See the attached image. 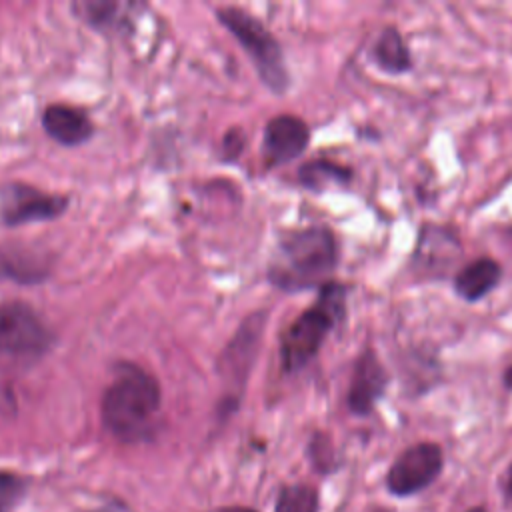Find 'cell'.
I'll return each instance as SVG.
<instances>
[{"mask_svg": "<svg viewBox=\"0 0 512 512\" xmlns=\"http://www.w3.org/2000/svg\"><path fill=\"white\" fill-rule=\"evenodd\" d=\"M338 264V242L324 224L290 232L278 242L268 266L270 282L286 292L322 288Z\"/></svg>", "mask_w": 512, "mask_h": 512, "instance_id": "6da1fadb", "label": "cell"}, {"mask_svg": "<svg viewBox=\"0 0 512 512\" xmlns=\"http://www.w3.org/2000/svg\"><path fill=\"white\" fill-rule=\"evenodd\" d=\"M160 408L156 378L136 364H120L102 396L106 428L124 440L142 436Z\"/></svg>", "mask_w": 512, "mask_h": 512, "instance_id": "7a4b0ae2", "label": "cell"}, {"mask_svg": "<svg viewBox=\"0 0 512 512\" xmlns=\"http://www.w3.org/2000/svg\"><path fill=\"white\" fill-rule=\"evenodd\" d=\"M346 294L344 284L330 280L320 288L316 302L290 324L280 344L282 368L286 372H298L316 358L326 336L346 316Z\"/></svg>", "mask_w": 512, "mask_h": 512, "instance_id": "3957f363", "label": "cell"}, {"mask_svg": "<svg viewBox=\"0 0 512 512\" xmlns=\"http://www.w3.org/2000/svg\"><path fill=\"white\" fill-rule=\"evenodd\" d=\"M218 20L244 46L262 82L276 94H282L290 84V74L284 62L282 48L274 34L252 14L240 8H218Z\"/></svg>", "mask_w": 512, "mask_h": 512, "instance_id": "277c9868", "label": "cell"}, {"mask_svg": "<svg viewBox=\"0 0 512 512\" xmlns=\"http://www.w3.org/2000/svg\"><path fill=\"white\" fill-rule=\"evenodd\" d=\"M54 336L42 318L24 302L0 306V364L28 366L40 360L52 346Z\"/></svg>", "mask_w": 512, "mask_h": 512, "instance_id": "5b68a950", "label": "cell"}, {"mask_svg": "<svg viewBox=\"0 0 512 512\" xmlns=\"http://www.w3.org/2000/svg\"><path fill=\"white\" fill-rule=\"evenodd\" d=\"M444 458L442 450L434 442H418L408 446L392 462L386 474V486L396 496H410L432 484L440 470Z\"/></svg>", "mask_w": 512, "mask_h": 512, "instance_id": "8992f818", "label": "cell"}, {"mask_svg": "<svg viewBox=\"0 0 512 512\" xmlns=\"http://www.w3.org/2000/svg\"><path fill=\"white\" fill-rule=\"evenodd\" d=\"M66 206V196L46 194L28 184H8L0 192V220L6 226L52 220L60 216Z\"/></svg>", "mask_w": 512, "mask_h": 512, "instance_id": "52a82bcc", "label": "cell"}, {"mask_svg": "<svg viewBox=\"0 0 512 512\" xmlns=\"http://www.w3.org/2000/svg\"><path fill=\"white\" fill-rule=\"evenodd\" d=\"M390 382V374L380 362L372 346H364L354 360L350 388L346 394V404L352 414L366 416L374 410L378 400L384 396Z\"/></svg>", "mask_w": 512, "mask_h": 512, "instance_id": "ba28073f", "label": "cell"}, {"mask_svg": "<svg viewBox=\"0 0 512 512\" xmlns=\"http://www.w3.org/2000/svg\"><path fill=\"white\" fill-rule=\"evenodd\" d=\"M310 142L308 124L294 114H278L264 128V158L270 166L298 158Z\"/></svg>", "mask_w": 512, "mask_h": 512, "instance_id": "9c48e42d", "label": "cell"}, {"mask_svg": "<svg viewBox=\"0 0 512 512\" xmlns=\"http://www.w3.org/2000/svg\"><path fill=\"white\" fill-rule=\"evenodd\" d=\"M462 252V244L450 226L426 224L420 228L414 262L418 268L436 276L438 270H446Z\"/></svg>", "mask_w": 512, "mask_h": 512, "instance_id": "30bf717a", "label": "cell"}, {"mask_svg": "<svg viewBox=\"0 0 512 512\" xmlns=\"http://www.w3.org/2000/svg\"><path fill=\"white\" fill-rule=\"evenodd\" d=\"M502 280V266L488 256H480L462 266L452 280L454 292L466 302H478L486 298Z\"/></svg>", "mask_w": 512, "mask_h": 512, "instance_id": "8fae6325", "label": "cell"}, {"mask_svg": "<svg viewBox=\"0 0 512 512\" xmlns=\"http://www.w3.org/2000/svg\"><path fill=\"white\" fill-rule=\"evenodd\" d=\"M42 126L56 142L64 146H76L90 138L92 122L90 118L74 106L52 104L42 114Z\"/></svg>", "mask_w": 512, "mask_h": 512, "instance_id": "7c38bea8", "label": "cell"}, {"mask_svg": "<svg viewBox=\"0 0 512 512\" xmlns=\"http://www.w3.org/2000/svg\"><path fill=\"white\" fill-rule=\"evenodd\" d=\"M370 56H372L374 64L390 76H400L414 68L410 48L396 26H386L378 34L376 42L372 44Z\"/></svg>", "mask_w": 512, "mask_h": 512, "instance_id": "4fadbf2b", "label": "cell"}, {"mask_svg": "<svg viewBox=\"0 0 512 512\" xmlns=\"http://www.w3.org/2000/svg\"><path fill=\"white\" fill-rule=\"evenodd\" d=\"M260 328H262V320H258L256 316L246 318L244 326L238 330V334L234 336L230 346L224 350L222 360H226V362L220 364L222 374L228 372L230 376H246V368L250 366V362L256 354Z\"/></svg>", "mask_w": 512, "mask_h": 512, "instance_id": "5bb4252c", "label": "cell"}, {"mask_svg": "<svg viewBox=\"0 0 512 512\" xmlns=\"http://www.w3.org/2000/svg\"><path fill=\"white\" fill-rule=\"evenodd\" d=\"M298 180L308 190L324 192L332 186H348L352 180V170L344 164L318 158L300 166Z\"/></svg>", "mask_w": 512, "mask_h": 512, "instance_id": "9a60e30c", "label": "cell"}, {"mask_svg": "<svg viewBox=\"0 0 512 512\" xmlns=\"http://www.w3.org/2000/svg\"><path fill=\"white\" fill-rule=\"evenodd\" d=\"M126 6L118 4V2H96V0H88V2H76L74 4V12L88 22L94 28L100 30H110V28H118L122 24V10Z\"/></svg>", "mask_w": 512, "mask_h": 512, "instance_id": "2e32d148", "label": "cell"}, {"mask_svg": "<svg viewBox=\"0 0 512 512\" xmlns=\"http://www.w3.org/2000/svg\"><path fill=\"white\" fill-rule=\"evenodd\" d=\"M46 270L32 258L22 254H12L0 248V278H12L18 282H38Z\"/></svg>", "mask_w": 512, "mask_h": 512, "instance_id": "e0dca14e", "label": "cell"}, {"mask_svg": "<svg viewBox=\"0 0 512 512\" xmlns=\"http://www.w3.org/2000/svg\"><path fill=\"white\" fill-rule=\"evenodd\" d=\"M274 512H318V494L304 484L288 486L280 492Z\"/></svg>", "mask_w": 512, "mask_h": 512, "instance_id": "ac0fdd59", "label": "cell"}, {"mask_svg": "<svg viewBox=\"0 0 512 512\" xmlns=\"http://www.w3.org/2000/svg\"><path fill=\"white\" fill-rule=\"evenodd\" d=\"M24 490V482L10 474V472H0V512H8V508L20 498Z\"/></svg>", "mask_w": 512, "mask_h": 512, "instance_id": "d6986e66", "label": "cell"}, {"mask_svg": "<svg viewBox=\"0 0 512 512\" xmlns=\"http://www.w3.org/2000/svg\"><path fill=\"white\" fill-rule=\"evenodd\" d=\"M310 452H312V460L318 468L326 470L332 464V448H330V442L326 436L316 434L310 444Z\"/></svg>", "mask_w": 512, "mask_h": 512, "instance_id": "ffe728a7", "label": "cell"}, {"mask_svg": "<svg viewBox=\"0 0 512 512\" xmlns=\"http://www.w3.org/2000/svg\"><path fill=\"white\" fill-rule=\"evenodd\" d=\"M242 142H244V136L240 130H230L226 134V140H224V150H226V156L228 158H234L240 150H242Z\"/></svg>", "mask_w": 512, "mask_h": 512, "instance_id": "44dd1931", "label": "cell"}, {"mask_svg": "<svg viewBox=\"0 0 512 512\" xmlns=\"http://www.w3.org/2000/svg\"><path fill=\"white\" fill-rule=\"evenodd\" d=\"M210 512H256V510L246 508V506H224V508H216V510H210Z\"/></svg>", "mask_w": 512, "mask_h": 512, "instance_id": "7402d4cb", "label": "cell"}, {"mask_svg": "<svg viewBox=\"0 0 512 512\" xmlns=\"http://www.w3.org/2000/svg\"><path fill=\"white\" fill-rule=\"evenodd\" d=\"M502 380H504V386H506L508 390H512V366H508V368H506V372H504V378H502Z\"/></svg>", "mask_w": 512, "mask_h": 512, "instance_id": "603a6c76", "label": "cell"}, {"mask_svg": "<svg viewBox=\"0 0 512 512\" xmlns=\"http://www.w3.org/2000/svg\"><path fill=\"white\" fill-rule=\"evenodd\" d=\"M506 490L508 494L512 496V464H510V470H508V480H506Z\"/></svg>", "mask_w": 512, "mask_h": 512, "instance_id": "cb8c5ba5", "label": "cell"}, {"mask_svg": "<svg viewBox=\"0 0 512 512\" xmlns=\"http://www.w3.org/2000/svg\"><path fill=\"white\" fill-rule=\"evenodd\" d=\"M468 512H486V510L480 508V506H476V508H472V510H468Z\"/></svg>", "mask_w": 512, "mask_h": 512, "instance_id": "d4e9b609", "label": "cell"}]
</instances>
